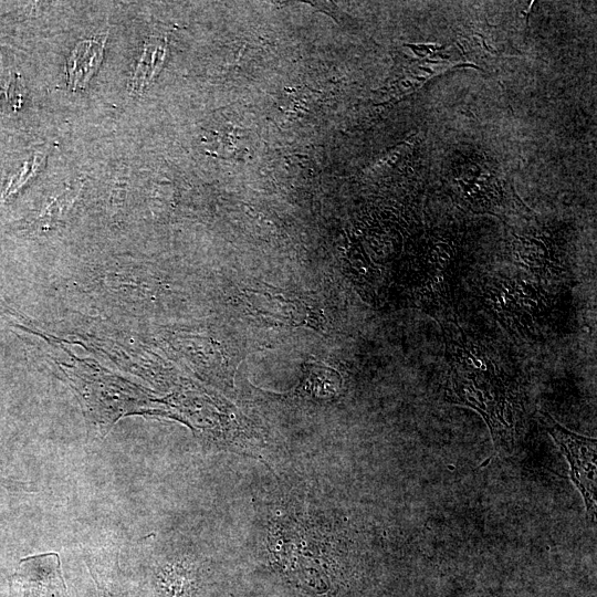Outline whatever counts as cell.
Returning <instances> with one entry per match:
<instances>
[{"label": "cell", "instance_id": "obj_5", "mask_svg": "<svg viewBox=\"0 0 597 597\" xmlns=\"http://www.w3.org/2000/svg\"><path fill=\"white\" fill-rule=\"evenodd\" d=\"M45 159L44 153H36L32 159L24 165L21 174L15 178L14 181L7 189V195L15 192L21 186H23L29 178L36 174V171L42 167Z\"/></svg>", "mask_w": 597, "mask_h": 597}, {"label": "cell", "instance_id": "obj_3", "mask_svg": "<svg viewBox=\"0 0 597 597\" xmlns=\"http://www.w3.org/2000/svg\"><path fill=\"white\" fill-rule=\"evenodd\" d=\"M105 40H85L80 42L66 63L67 83L73 90L84 88L98 69L104 52Z\"/></svg>", "mask_w": 597, "mask_h": 597}, {"label": "cell", "instance_id": "obj_4", "mask_svg": "<svg viewBox=\"0 0 597 597\" xmlns=\"http://www.w3.org/2000/svg\"><path fill=\"white\" fill-rule=\"evenodd\" d=\"M164 55V48L157 43H147L137 62L133 78L132 92L140 94L154 80L159 70Z\"/></svg>", "mask_w": 597, "mask_h": 597}, {"label": "cell", "instance_id": "obj_2", "mask_svg": "<svg viewBox=\"0 0 597 597\" xmlns=\"http://www.w3.org/2000/svg\"><path fill=\"white\" fill-rule=\"evenodd\" d=\"M540 415L542 423L569 464V478L583 496L586 507V520L595 527L597 511L596 439L579 436L567 430L545 412L541 411Z\"/></svg>", "mask_w": 597, "mask_h": 597}, {"label": "cell", "instance_id": "obj_1", "mask_svg": "<svg viewBox=\"0 0 597 597\" xmlns=\"http://www.w3.org/2000/svg\"><path fill=\"white\" fill-rule=\"evenodd\" d=\"M452 402L463 404L482 415L496 450L510 451L515 443V401L499 376L486 370L458 369L449 389Z\"/></svg>", "mask_w": 597, "mask_h": 597}]
</instances>
